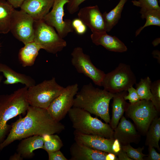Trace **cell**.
Returning a JSON list of instances; mask_svg holds the SVG:
<instances>
[{
	"label": "cell",
	"instance_id": "6da1fadb",
	"mask_svg": "<svg viewBox=\"0 0 160 160\" xmlns=\"http://www.w3.org/2000/svg\"><path fill=\"white\" fill-rule=\"evenodd\" d=\"M113 94L94 87L91 83L84 85L76 95L73 107L79 108L110 123L109 104Z\"/></svg>",
	"mask_w": 160,
	"mask_h": 160
},
{
	"label": "cell",
	"instance_id": "7a4b0ae2",
	"mask_svg": "<svg viewBox=\"0 0 160 160\" xmlns=\"http://www.w3.org/2000/svg\"><path fill=\"white\" fill-rule=\"evenodd\" d=\"M28 88L25 86L10 94L0 95V145L11 129L9 121L25 114L29 106L26 97Z\"/></svg>",
	"mask_w": 160,
	"mask_h": 160
},
{
	"label": "cell",
	"instance_id": "3957f363",
	"mask_svg": "<svg viewBox=\"0 0 160 160\" xmlns=\"http://www.w3.org/2000/svg\"><path fill=\"white\" fill-rule=\"evenodd\" d=\"M26 111L24 120L27 137L59 133L65 129L64 126L55 120L47 109L29 105Z\"/></svg>",
	"mask_w": 160,
	"mask_h": 160
},
{
	"label": "cell",
	"instance_id": "277c9868",
	"mask_svg": "<svg viewBox=\"0 0 160 160\" xmlns=\"http://www.w3.org/2000/svg\"><path fill=\"white\" fill-rule=\"evenodd\" d=\"M68 113L75 130L84 134L113 138L114 130L110 125L92 117L86 110L73 107Z\"/></svg>",
	"mask_w": 160,
	"mask_h": 160
},
{
	"label": "cell",
	"instance_id": "5b68a950",
	"mask_svg": "<svg viewBox=\"0 0 160 160\" xmlns=\"http://www.w3.org/2000/svg\"><path fill=\"white\" fill-rule=\"evenodd\" d=\"M64 89L53 77L28 88L27 99L30 105L47 109Z\"/></svg>",
	"mask_w": 160,
	"mask_h": 160
},
{
	"label": "cell",
	"instance_id": "8992f818",
	"mask_svg": "<svg viewBox=\"0 0 160 160\" xmlns=\"http://www.w3.org/2000/svg\"><path fill=\"white\" fill-rule=\"evenodd\" d=\"M136 78L130 65L120 63L114 70L105 74L101 86L112 93L127 91L136 83Z\"/></svg>",
	"mask_w": 160,
	"mask_h": 160
},
{
	"label": "cell",
	"instance_id": "52a82bcc",
	"mask_svg": "<svg viewBox=\"0 0 160 160\" xmlns=\"http://www.w3.org/2000/svg\"><path fill=\"white\" fill-rule=\"evenodd\" d=\"M34 41L47 52L55 54L66 46V41L56 32L54 28L43 20L34 21Z\"/></svg>",
	"mask_w": 160,
	"mask_h": 160
},
{
	"label": "cell",
	"instance_id": "ba28073f",
	"mask_svg": "<svg viewBox=\"0 0 160 160\" xmlns=\"http://www.w3.org/2000/svg\"><path fill=\"white\" fill-rule=\"evenodd\" d=\"M125 112L126 116L133 120L139 130L143 134H146L159 113L151 100H145L129 103Z\"/></svg>",
	"mask_w": 160,
	"mask_h": 160
},
{
	"label": "cell",
	"instance_id": "9c48e42d",
	"mask_svg": "<svg viewBox=\"0 0 160 160\" xmlns=\"http://www.w3.org/2000/svg\"><path fill=\"white\" fill-rule=\"evenodd\" d=\"M71 56V64L77 71L90 79L96 85L101 86L105 74L93 65L89 56L84 53L83 49L79 47H75Z\"/></svg>",
	"mask_w": 160,
	"mask_h": 160
},
{
	"label": "cell",
	"instance_id": "30bf717a",
	"mask_svg": "<svg viewBox=\"0 0 160 160\" xmlns=\"http://www.w3.org/2000/svg\"><path fill=\"white\" fill-rule=\"evenodd\" d=\"M34 20L20 9H14L10 31L14 36L24 44L34 41Z\"/></svg>",
	"mask_w": 160,
	"mask_h": 160
},
{
	"label": "cell",
	"instance_id": "8fae6325",
	"mask_svg": "<svg viewBox=\"0 0 160 160\" xmlns=\"http://www.w3.org/2000/svg\"><path fill=\"white\" fill-rule=\"evenodd\" d=\"M79 86L76 83L69 85L51 103L47 111L56 121H60L73 107L74 97L78 92Z\"/></svg>",
	"mask_w": 160,
	"mask_h": 160
},
{
	"label": "cell",
	"instance_id": "7c38bea8",
	"mask_svg": "<svg viewBox=\"0 0 160 160\" xmlns=\"http://www.w3.org/2000/svg\"><path fill=\"white\" fill-rule=\"evenodd\" d=\"M68 2V0H55L51 10L43 19L46 23L55 28L58 34L63 38L74 31L72 20L63 19L64 6Z\"/></svg>",
	"mask_w": 160,
	"mask_h": 160
},
{
	"label": "cell",
	"instance_id": "4fadbf2b",
	"mask_svg": "<svg viewBox=\"0 0 160 160\" xmlns=\"http://www.w3.org/2000/svg\"><path fill=\"white\" fill-rule=\"evenodd\" d=\"M78 16L92 33L106 31L103 14L97 5L81 8Z\"/></svg>",
	"mask_w": 160,
	"mask_h": 160
},
{
	"label": "cell",
	"instance_id": "5bb4252c",
	"mask_svg": "<svg viewBox=\"0 0 160 160\" xmlns=\"http://www.w3.org/2000/svg\"><path fill=\"white\" fill-rule=\"evenodd\" d=\"M116 127L113 130V137L117 139L121 145L130 143H138L141 136L137 131L134 125L123 116Z\"/></svg>",
	"mask_w": 160,
	"mask_h": 160
},
{
	"label": "cell",
	"instance_id": "9a60e30c",
	"mask_svg": "<svg viewBox=\"0 0 160 160\" xmlns=\"http://www.w3.org/2000/svg\"><path fill=\"white\" fill-rule=\"evenodd\" d=\"M73 134L75 141L93 149L114 153L112 149L113 138H107L96 135L84 134L75 130Z\"/></svg>",
	"mask_w": 160,
	"mask_h": 160
},
{
	"label": "cell",
	"instance_id": "2e32d148",
	"mask_svg": "<svg viewBox=\"0 0 160 160\" xmlns=\"http://www.w3.org/2000/svg\"><path fill=\"white\" fill-rule=\"evenodd\" d=\"M55 0H25L20 8L34 21L42 20L49 12Z\"/></svg>",
	"mask_w": 160,
	"mask_h": 160
},
{
	"label": "cell",
	"instance_id": "e0dca14e",
	"mask_svg": "<svg viewBox=\"0 0 160 160\" xmlns=\"http://www.w3.org/2000/svg\"><path fill=\"white\" fill-rule=\"evenodd\" d=\"M70 160H106L108 153L93 149L75 141L70 149Z\"/></svg>",
	"mask_w": 160,
	"mask_h": 160
},
{
	"label": "cell",
	"instance_id": "ac0fdd59",
	"mask_svg": "<svg viewBox=\"0 0 160 160\" xmlns=\"http://www.w3.org/2000/svg\"><path fill=\"white\" fill-rule=\"evenodd\" d=\"M90 38L94 44L101 45L110 51L123 52L127 50L123 42L116 36L108 35L106 31L92 33Z\"/></svg>",
	"mask_w": 160,
	"mask_h": 160
},
{
	"label": "cell",
	"instance_id": "d6986e66",
	"mask_svg": "<svg viewBox=\"0 0 160 160\" xmlns=\"http://www.w3.org/2000/svg\"><path fill=\"white\" fill-rule=\"evenodd\" d=\"M44 142L42 136L35 135L22 140L17 146V152L23 158H32L34 155V151L39 149H43Z\"/></svg>",
	"mask_w": 160,
	"mask_h": 160
},
{
	"label": "cell",
	"instance_id": "ffe728a7",
	"mask_svg": "<svg viewBox=\"0 0 160 160\" xmlns=\"http://www.w3.org/2000/svg\"><path fill=\"white\" fill-rule=\"evenodd\" d=\"M0 72L6 78L4 83L5 84L21 83L29 88L35 84V81L31 77L14 71L6 65L0 63Z\"/></svg>",
	"mask_w": 160,
	"mask_h": 160
},
{
	"label": "cell",
	"instance_id": "44dd1931",
	"mask_svg": "<svg viewBox=\"0 0 160 160\" xmlns=\"http://www.w3.org/2000/svg\"><path fill=\"white\" fill-rule=\"evenodd\" d=\"M127 91L113 94L112 105V115L110 122V126L113 130L118 125L129 104L124 98V96L127 94Z\"/></svg>",
	"mask_w": 160,
	"mask_h": 160
},
{
	"label": "cell",
	"instance_id": "7402d4cb",
	"mask_svg": "<svg viewBox=\"0 0 160 160\" xmlns=\"http://www.w3.org/2000/svg\"><path fill=\"white\" fill-rule=\"evenodd\" d=\"M19 116L18 119L12 124L8 135L0 144V152L14 141L27 137L24 128V117L20 115Z\"/></svg>",
	"mask_w": 160,
	"mask_h": 160
},
{
	"label": "cell",
	"instance_id": "603a6c76",
	"mask_svg": "<svg viewBox=\"0 0 160 160\" xmlns=\"http://www.w3.org/2000/svg\"><path fill=\"white\" fill-rule=\"evenodd\" d=\"M41 48L34 41L25 44L19 52V60L23 66H30L34 63L39 52Z\"/></svg>",
	"mask_w": 160,
	"mask_h": 160
},
{
	"label": "cell",
	"instance_id": "cb8c5ba5",
	"mask_svg": "<svg viewBox=\"0 0 160 160\" xmlns=\"http://www.w3.org/2000/svg\"><path fill=\"white\" fill-rule=\"evenodd\" d=\"M14 8L6 0H0V33L10 31Z\"/></svg>",
	"mask_w": 160,
	"mask_h": 160
},
{
	"label": "cell",
	"instance_id": "d4e9b609",
	"mask_svg": "<svg viewBox=\"0 0 160 160\" xmlns=\"http://www.w3.org/2000/svg\"><path fill=\"white\" fill-rule=\"evenodd\" d=\"M127 0H120L116 6L109 12H106L103 14L105 31L109 32L118 23L121 17L122 12Z\"/></svg>",
	"mask_w": 160,
	"mask_h": 160
},
{
	"label": "cell",
	"instance_id": "484cf974",
	"mask_svg": "<svg viewBox=\"0 0 160 160\" xmlns=\"http://www.w3.org/2000/svg\"><path fill=\"white\" fill-rule=\"evenodd\" d=\"M145 145L155 148L160 151V118L158 116L153 121L146 133Z\"/></svg>",
	"mask_w": 160,
	"mask_h": 160
},
{
	"label": "cell",
	"instance_id": "4316f807",
	"mask_svg": "<svg viewBox=\"0 0 160 160\" xmlns=\"http://www.w3.org/2000/svg\"><path fill=\"white\" fill-rule=\"evenodd\" d=\"M140 13L142 19H145L144 25L140 27L136 31L135 36H138L145 27L150 25L160 26V10L141 8Z\"/></svg>",
	"mask_w": 160,
	"mask_h": 160
},
{
	"label": "cell",
	"instance_id": "83f0119b",
	"mask_svg": "<svg viewBox=\"0 0 160 160\" xmlns=\"http://www.w3.org/2000/svg\"><path fill=\"white\" fill-rule=\"evenodd\" d=\"M42 137L44 142L43 149L47 153L59 150L63 146L61 140L57 135H46Z\"/></svg>",
	"mask_w": 160,
	"mask_h": 160
},
{
	"label": "cell",
	"instance_id": "f1b7e54d",
	"mask_svg": "<svg viewBox=\"0 0 160 160\" xmlns=\"http://www.w3.org/2000/svg\"><path fill=\"white\" fill-rule=\"evenodd\" d=\"M151 80L148 76L141 79L137 84H136V89L140 100H150L152 97L151 91Z\"/></svg>",
	"mask_w": 160,
	"mask_h": 160
},
{
	"label": "cell",
	"instance_id": "f546056e",
	"mask_svg": "<svg viewBox=\"0 0 160 160\" xmlns=\"http://www.w3.org/2000/svg\"><path fill=\"white\" fill-rule=\"evenodd\" d=\"M121 147L122 149L126 153L128 156L132 160H143L144 157L148 156V155H145L143 153V147L134 148L130 144H129L125 145H121Z\"/></svg>",
	"mask_w": 160,
	"mask_h": 160
},
{
	"label": "cell",
	"instance_id": "4dcf8cb0",
	"mask_svg": "<svg viewBox=\"0 0 160 160\" xmlns=\"http://www.w3.org/2000/svg\"><path fill=\"white\" fill-rule=\"evenodd\" d=\"M151 91L152 97L150 100L155 107L157 111H160V80L152 82Z\"/></svg>",
	"mask_w": 160,
	"mask_h": 160
},
{
	"label": "cell",
	"instance_id": "1f68e13d",
	"mask_svg": "<svg viewBox=\"0 0 160 160\" xmlns=\"http://www.w3.org/2000/svg\"><path fill=\"white\" fill-rule=\"evenodd\" d=\"M132 2L134 5L142 8L160 10L158 0H135Z\"/></svg>",
	"mask_w": 160,
	"mask_h": 160
},
{
	"label": "cell",
	"instance_id": "d6a6232c",
	"mask_svg": "<svg viewBox=\"0 0 160 160\" xmlns=\"http://www.w3.org/2000/svg\"><path fill=\"white\" fill-rule=\"evenodd\" d=\"M72 25L73 30L79 35H83L87 31V26L78 18L72 20Z\"/></svg>",
	"mask_w": 160,
	"mask_h": 160
},
{
	"label": "cell",
	"instance_id": "836d02e7",
	"mask_svg": "<svg viewBox=\"0 0 160 160\" xmlns=\"http://www.w3.org/2000/svg\"><path fill=\"white\" fill-rule=\"evenodd\" d=\"M127 91L128 94L124 96L125 100H128L130 104H133L138 102L140 100L136 89L133 86L129 88Z\"/></svg>",
	"mask_w": 160,
	"mask_h": 160
},
{
	"label": "cell",
	"instance_id": "e575fe53",
	"mask_svg": "<svg viewBox=\"0 0 160 160\" xmlns=\"http://www.w3.org/2000/svg\"><path fill=\"white\" fill-rule=\"evenodd\" d=\"M86 0H68L67 4V9L71 14H73L77 12L79 9L80 5Z\"/></svg>",
	"mask_w": 160,
	"mask_h": 160
},
{
	"label": "cell",
	"instance_id": "d590c367",
	"mask_svg": "<svg viewBox=\"0 0 160 160\" xmlns=\"http://www.w3.org/2000/svg\"><path fill=\"white\" fill-rule=\"evenodd\" d=\"M49 160H68L60 150L47 153Z\"/></svg>",
	"mask_w": 160,
	"mask_h": 160
},
{
	"label": "cell",
	"instance_id": "8d00e7d4",
	"mask_svg": "<svg viewBox=\"0 0 160 160\" xmlns=\"http://www.w3.org/2000/svg\"><path fill=\"white\" fill-rule=\"evenodd\" d=\"M148 154L147 156L148 157L145 158V160H160V154L156 152L154 147L148 146Z\"/></svg>",
	"mask_w": 160,
	"mask_h": 160
},
{
	"label": "cell",
	"instance_id": "74e56055",
	"mask_svg": "<svg viewBox=\"0 0 160 160\" xmlns=\"http://www.w3.org/2000/svg\"><path fill=\"white\" fill-rule=\"evenodd\" d=\"M112 149L113 153L116 156L121 150V145L117 139H114L112 145Z\"/></svg>",
	"mask_w": 160,
	"mask_h": 160
},
{
	"label": "cell",
	"instance_id": "f35d334b",
	"mask_svg": "<svg viewBox=\"0 0 160 160\" xmlns=\"http://www.w3.org/2000/svg\"><path fill=\"white\" fill-rule=\"evenodd\" d=\"M14 8L20 7L25 0H6Z\"/></svg>",
	"mask_w": 160,
	"mask_h": 160
},
{
	"label": "cell",
	"instance_id": "ab89813d",
	"mask_svg": "<svg viewBox=\"0 0 160 160\" xmlns=\"http://www.w3.org/2000/svg\"><path fill=\"white\" fill-rule=\"evenodd\" d=\"M117 156H118L119 160H133L128 156L126 153L122 149Z\"/></svg>",
	"mask_w": 160,
	"mask_h": 160
},
{
	"label": "cell",
	"instance_id": "60d3db41",
	"mask_svg": "<svg viewBox=\"0 0 160 160\" xmlns=\"http://www.w3.org/2000/svg\"><path fill=\"white\" fill-rule=\"evenodd\" d=\"M23 159L21 154L17 152L11 155L9 159L10 160H22Z\"/></svg>",
	"mask_w": 160,
	"mask_h": 160
},
{
	"label": "cell",
	"instance_id": "b9f144b4",
	"mask_svg": "<svg viewBox=\"0 0 160 160\" xmlns=\"http://www.w3.org/2000/svg\"><path fill=\"white\" fill-rule=\"evenodd\" d=\"M106 160H118L116 155L112 153H108L106 156Z\"/></svg>",
	"mask_w": 160,
	"mask_h": 160
},
{
	"label": "cell",
	"instance_id": "7bdbcfd3",
	"mask_svg": "<svg viewBox=\"0 0 160 160\" xmlns=\"http://www.w3.org/2000/svg\"><path fill=\"white\" fill-rule=\"evenodd\" d=\"M152 54L153 55V57L157 59L158 63L160 64V53L159 51L155 50L153 52Z\"/></svg>",
	"mask_w": 160,
	"mask_h": 160
},
{
	"label": "cell",
	"instance_id": "ee69618b",
	"mask_svg": "<svg viewBox=\"0 0 160 160\" xmlns=\"http://www.w3.org/2000/svg\"><path fill=\"white\" fill-rule=\"evenodd\" d=\"M160 43L159 39H156L154 40L152 42L154 46L155 47L158 45Z\"/></svg>",
	"mask_w": 160,
	"mask_h": 160
},
{
	"label": "cell",
	"instance_id": "f6af8a7d",
	"mask_svg": "<svg viewBox=\"0 0 160 160\" xmlns=\"http://www.w3.org/2000/svg\"><path fill=\"white\" fill-rule=\"evenodd\" d=\"M2 76L0 74V85L1 81L2 79Z\"/></svg>",
	"mask_w": 160,
	"mask_h": 160
}]
</instances>
